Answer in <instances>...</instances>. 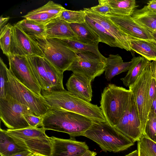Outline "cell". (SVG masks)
Segmentation results:
<instances>
[{
	"mask_svg": "<svg viewBox=\"0 0 156 156\" xmlns=\"http://www.w3.org/2000/svg\"><path fill=\"white\" fill-rule=\"evenodd\" d=\"M42 97L49 109L77 113L94 121L106 122L100 107L78 97L67 90H43Z\"/></svg>",
	"mask_w": 156,
	"mask_h": 156,
	"instance_id": "1",
	"label": "cell"
},
{
	"mask_svg": "<svg viewBox=\"0 0 156 156\" xmlns=\"http://www.w3.org/2000/svg\"><path fill=\"white\" fill-rule=\"evenodd\" d=\"M42 127L68 134L70 137L83 136L94 121L73 112L49 109L43 117Z\"/></svg>",
	"mask_w": 156,
	"mask_h": 156,
	"instance_id": "2",
	"label": "cell"
},
{
	"mask_svg": "<svg viewBox=\"0 0 156 156\" xmlns=\"http://www.w3.org/2000/svg\"><path fill=\"white\" fill-rule=\"evenodd\" d=\"M83 136L96 142L105 152L122 151L133 146L134 143L107 121H93Z\"/></svg>",
	"mask_w": 156,
	"mask_h": 156,
	"instance_id": "3",
	"label": "cell"
},
{
	"mask_svg": "<svg viewBox=\"0 0 156 156\" xmlns=\"http://www.w3.org/2000/svg\"><path fill=\"white\" fill-rule=\"evenodd\" d=\"M132 92L121 87L109 84L104 89L100 101L106 121L115 126L124 114L132 95Z\"/></svg>",
	"mask_w": 156,
	"mask_h": 156,
	"instance_id": "4",
	"label": "cell"
},
{
	"mask_svg": "<svg viewBox=\"0 0 156 156\" xmlns=\"http://www.w3.org/2000/svg\"><path fill=\"white\" fill-rule=\"evenodd\" d=\"M43 127L19 129H4L5 132L18 145L39 156H50V137Z\"/></svg>",
	"mask_w": 156,
	"mask_h": 156,
	"instance_id": "5",
	"label": "cell"
},
{
	"mask_svg": "<svg viewBox=\"0 0 156 156\" xmlns=\"http://www.w3.org/2000/svg\"><path fill=\"white\" fill-rule=\"evenodd\" d=\"M30 37L42 52L43 58L62 73L67 70L76 57L75 53L59 39Z\"/></svg>",
	"mask_w": 156,
	"mask_h": 156,
	"instance_id": "6",
	"label": "cell"
},
{
	"mask_svg": "<svg viewBox=\"0 0 156 156\" xmlns=\"http://www.w3.org/2000/svg\"><path fill=\"white\" fill-rule=\"evenodd\" d=\"M7 73V94L28 107L35 115L43 117L49 109L43 97L34 93L18 80L8 68Z\"/></svg>",
	"mask_w": 156,
	"mask_h": 156,
	"instance_id": "7",
	"label": "cell"
},
{
	"mask_svg": "<svg viewBox=\"0 0 156 156\" xmlns=\"http://www.w3.org/2000/svg\"><path fill=\"white\" fill-rule=\"evenodd\" d=\"M34 113L27 106L9 95L0 98V118L8 129H21L30 127L23 115Z\"/></svg>",
	"mask_w": 156,
	"mask_h": 156,
	"instance_id": "8",
	"label": "cell"
},
{
	"mask_svg": "<svg viewBox=\"0 0 156 156\" xmlns=\"http://www.w3.org/2000/svg\"><path fill=\"white\" fill-rule=\"evenodd\" d=\"M152 77L151 61L135 82L129 87L132 93L142 127L144 130L149 113V91Z\"/></svg>",
	"mask_w": 156,
	"mask_h": 156,
	"instance_id": "9",
	"label": "cell"
},
{
	"mask_svg": "<svg viewBox=\"0 0 156 156\" xmlns=\"http://www.w3.org/2000/svg\"><path fill=\"white\" fill-rule=\"evenodd\" d=\"M75 53L76 57L67 71L84 76L92 82L105 72L107 60L91 52Z\"/></svg>",
	"mask_w": 156,
	"mask_h": 156,
	"instance_id": "10",
	"label": "cell"
},
{
	"mask_svg": "<svg viewBox=\"0 0 156 156\" xmlns=\"http://www.w3.org/2000/svg\"><path fill=\"white\" fill-rule=\"evenodd\" d=\"M9 69L15 77L38 96L42 89L29 63L26 56L11 55L8 57Z\"/></svg>",
	"mask_w": 156,
	"mask_h": 156,
	"instance_id": "11",
	"label": "cell"
},
{
	"mask_svg": "<svg viewBox=\"0 0 156 156\" xmlns=\"http://www.w3.org/2000/svg\"><path fill=\"white\" fill-rule=\"evenodd\" d=\"M114 127L134 143L138 141L143 135L141 123L133 94L124 114Z\"/></svg>",
	"mask_w": 156,
	"mask_h": 156,
	"instance_id": "12",
	"label": "cell"
},
{
	"mask_svg": "<svg viewBox=\"0 0 156 156\" xmlns=\"http://www.w3.org/2000/svg\"><path fill=\"white\" fill-rule=\"evenodd\" d=\"M10 49L11 55L44 57L42 52L35 42L15 24L12 27Z\"/></svg>",
	"mask_w": 156,
	"mask_h": 156,
	"instance_id": "13",
	"label": "cell"
},
{
	"mask_svg": "<svg viewBox=\"0 0 156 156\" xmlns=\"http://www.w3.org/2000/svg\"><path fill=\"white\" fill-rule=\"evenodd\" d=\"M50 139V156H80L89 150L86 142L77 141L74 137L66 139L52 136Z\"/></svg>",
	"mask_w": 156,
	"mask_h": 156,
	"instance_id": "14",
	"label": "cell"
},
{
	"mask_svg": "<svg viewBox=\"0 0 156 156\" xmlns=\"http://www.w3.org/2000/svg\"><path fill=\"white\" fill-rule=\"evenodd\" d=\"M105 16L131 37L154 41L151 32L136 22L131 16L112 13Z\"/></svg>",
	"mask_w": 156,
	"mask_h": 156,
	"instance_id": "15",
	"label": "cell"
},
{
	"mask_svg": "<svg viewBox=\"0 0 156 156\" xmlns=\"http://www.w3.org/2000/svg\"><path fill=\"white\" fill-rule=\"evenodd\" d=\"M86 15L100 24L116 39L122 49L130 51L129 39L131 38L107 16H103L92 11L90 8H84Z\"/></svg>",
	"mask_w": 156,
	"mask_h": 156,
	"instance_id": "16",
	"label": "cell"
},
{
	"mask_svg": "<svg viewBox=\"0 0 156 156\" xmlns=\"http://www.w3.org/2000/svg\"><path fill=\"white\" fill-rule=\"evenodd\" d=\"M92 81L85 76L73 73L66 84L67 91L80 98L90 102L92 100Z\"/></svg>",
	"mask_w": 156,
	"mask_h": 156,
	"instance_id": "17",
	"label": "cell"
},
{
	"mask_svg": "<svg viewBox=\"0 0 156 156\" xmlns=\"http://www.w3.org/2000/svg\"><path fill=\"white\" fill-rule=\"evenodd\" d=\"M69 23L58 17L45 25L46 37L59 39H73L76 35Z\"/></svg>",
	"mask_w": 156,
	"mask_h": 156,
	"instance_id": "18",
	"label": "cell"
},
{
	"mask_svg": "<svg viewBox=\"0 0 156 156\" xmlns=\"http://www.w3.org/2000/svg\"><path fill=\"white\" fill-rule=\"evenodd\" d=\"M29 63L42 90H51L43 58L37 56H27Z\"/></svg>",
	"mask_w": 156,
	"mask_h": 156,
	"instance_id": "19",
	"label": "cell"
},
{
	"mask_svg": "<svg viewBox=\"0 0 156 156\" xmlns=\"http://www.w3.org/2000/svg\"><path fill=\"white\" fill-rule=\"evenodd\" d=\"M70 26L76 37L70 39L76 41L98 47L99 37L86 22L81 23H72Z\"/></svg>",
	"mask_w": 156,
	"mask_h": 156,
	"instance_id": "20",
	"label": "cell"
},
{
	"mask_svg": "<svg viewBox=\"0 0 156 156\" xmlns=\"http://www.w3.org/2000/svg\"><path fill=\"white\" fill-rule=\"evenodd\" d=\"M132 61L123 62L118 54H110L107 58L105 76L108 81H110L115 76L128 71Z\"/></svg>",
	"mask_w": 156,
	"mask_h": 156,
	"instance_id": "21",
	"label": "cell"
},
{
	"mask_svg": "<svg viewBox=\"0 0 156 156\" xmlns=\"http://www.w3.org/2000/svg\"><path fill=\"white\" fill-rule=\"evenodd\" d=\"M129 43L131 50L150 61L156 60V42L155 41L131 37Z\"/></svg>",
	"mask_w": 156,
	"mask_h": 156,
	"instance_id": "22",
	"label": "cell"
},
{
	"mask_svg": "<svg viewBox=\"0 0 156 156\" xmlns=\"http://www.w3.org/2000/svg\"><path fill=\"white\" fill-rule=\"evenodd\" d=\"M132 64L126 75L120 80L126 87L133 84L144 69L151 62L143 56L134 57L131 59Z\"/></svg>",
	"mask_w": 156,
	"mask_h": 156,
	"instance_id": "23",
	"label": "cell"
},
{
	"mask_svg": "<svg viewBox=\"0 0 156 156\" xmlns=\"http://www.w3.org/2000/svg\"><path fill=\"white\" fill-rule=\"evenodd\" d=\"M138 23L151 32H156V12L149 10L144 6L136 10L132 16Z\"/></svg>",
	"mask_w": 156,
	"mask_h": 156,
	"instance_id": "24",
	"label": "cell"
},
{
	"mask_svg": "<svg viewBox=\"0 0 156 156\" xmlns=\"http://www.w3.org/2000/svg\"><path fill=\"white\" fill-rule=\"evenodd\" d=\"M85 22L99 37L100 42L105 43L111 47L122 49L121 46L114 37L102 26L86 14Z\"/></svg>",
	"mask_w": 156,
	"mask_h": 156,
	"instance_id": "25",
	"label": "cell"
},
{
	"mask_svg": "<svg viewBox=\"0 0 156 156\" xmlns=\"http://www.w3.org/2000/svg\"><path fill=\"white\" fill-rule=\"evenodd\" d=\"M15 24L30 37L46 38L45 25L30 20L24 19Z\"/></svg>",
	"mask_w": 156,
	"mask_h": 156,
	"instance_id": "26",
	"label": "cell"
},
{
	"mask_svg": "<svg viewBox=\"0 0 156 156\" xmlns=\"http://www.w3.org/2000/svg\"><path fill=\"white\" fill-rule=\"evenodd\" d=\"M113 10L112 13L120 15L131 16L137 5L135 0H106Z\"/></svg>",
	"mask_w": 156,
	"mask_h": 156,
	"instance_id": "27",
	"label": "cell"
},
{
	"mask_svg": "<svg viewBox=\"0 0 156 156\" xmlns=\"http://www.w3.org/2000/svg\"><path fill=\"white\" fill-rule=\"evenodd\" d=\"M27 151L16 144L5 132L0 129V154L1 156H9Z\"/></svg>",
	"mask_w": 156,
	"mask_h": 156,
	"instance_id": "28",
	"label": "cell"
},
{
	"mask_svg": "<svg viewBox=\"0 0 156 156\" xmlns=\"http://www.w3.org/2000/svg\"><path fill=\"white\" fill-rule=\"evenodd\" d=\"M44 62L48 79L52 85V90L62 91L65 90L63 80V73L56 69L48 61L43 58Z\"/></svg>",
	"mask_w": 156,
	"mask_h": 156,
	"instance_id": "29",
	"label": "cell"
},
{
	"mask_svg": "<svg viewBox=\"0 0 156 156\" xmlns=\"http://www.w3.org/2000/svg\"><path fill=\"white\" fill-rule=\"evenodd\" d=\"M59 39L68 48L75 52H91L97 55L104 59L107 60V58L100 52L98 47L76 41L70 39Z\"/></svg>",
	"mask_w": 156,
	"mask_h": 156,
	"instance_id": "30",
	"label": "cell"
},
{
	"mask_svg": "<svg viewBox=\"0 0 156 156\" xmlns=\"http://www.w3.org/2000/svg\"><path fill=\"white\" fill-rule=\"evenodd\" d=\"M138 156H156V143L143 135L137 141Z\"/></svg>",
	"mask_w": 156,
	"mask_h": 156,
	"instance_id": "31",
	"label": "cell"
},
{
	"mask_svg": "<svg viewBox=\"0 0 156 156\" xmlns=\"http://www.w3.org/2000/svg\"><path fill=\"white\" fill-rule=\"evenodd\" d=\"M12 25L8 23L0 29V48L3 53L8 57L11 55L10 45Z\"/></svg>",
	"mask_w": 156,
	"mask_h": 156,
	"instance_id": "32",
	"label": "cell"
},
{
	"mask_svg": "<svg viewBox=\"0 0 156 156\" xmlns=\"http://www.w3.org/2000/svg\"><path fill=\"white\" fill-rule=\"evenodd\" d=\"M22 17L45 25L58 17L37 8L29 12Z\"/></svg>",
	"mask_w": 156,
	"mask_h": 156,
	"instance_id": "33",
	"label": "cell"
},
{
	"mask_svg": "<svg viewBox=\"0 0 156 156\" xmlns=\"http://www.w3.org/2000/svg\"><path fill=\"white\" fill-rule=\"evenodd\" d=\"M86 13L84 11H73L65 9L62 12L59 18L69 23H81L85 22Z\"/></svg>",
	"mask_w": 156,
	"mask_h": 156,
	"instance_id": "34",
	"label": "cell"
},
{
	"mask_svg": "<svg viewBox=\"0 0 156 156\" xmlns=\"http://www.w3.org/2000/svg\"><path fill=\"white\" fill-rule=\"evenodd\" d=\"M143 135L156 143V116L151 110L148 113Z\"/></svg>",
	"mask_w": 156,
	"mask_h": 156,
	"instance_id": "35",
	"label": "cell"
},
{
	"mask_svg": "<svg viewBox=\"0 0 156 156\" xmlns=\"http://www.w3.org/2000/svg\"><path fill=\"white\" fill-rule=\"evenodd\" d=\"M7 66L2 59L0 58V98H5L7 95L6 86L8 78Z\"/></svg>",
	"mask_w": 156,
	"mask_h": 156,
	"instance_id": "36",
	"label": "cell"
},
{
	"mask_svg": "<svg viewBox=\"0 0 156 156\" xmlns=\"http://www.w3.org/2000/svg\"><path fill=\"white\" fill-rule=\"evenodd\" d=\"M98 2V5L90 8L94 12L103 16L113 12V9L106 0H99Z\"/></svg>",
	"mask_w": 156,
	"mask_h": 156,
	"instance_id": "37",
	"label": "cell"
},
{
	"mask_svg": "<svg viewBox=\"0 0 156 156\" xmlns=\"http://www.w3.org/2000/svg\"><path fill=\"white\" fill-rule=\"evenodd\" d=\"M25 119L31 128L42 127L43 117H40L31 114L23 115Z\"/></svg>",
	"mask_w": 156,
	"mask_h": 156,
	"instance_id": "38",
	"label": "cell"
},
{
	"mask_svg": "<svg viewBox=\"0 0 156 156\" xmlns=\"http://www.w3.org/2000/svg\"><path fill=\"white\" fill-rule=\"evenodd\" d=\"M156 96V79L152 76L149 91L148 109L149 113L151 110L152 104Z\"/></svg>",
	"mask_w": 156,
	"mask_h": 156,
	"instance_id": "39",
	"label": "cell"
},
{
	"mask_svg": "<svg viewBox=\"0 0 156 156\" xmlns=\"http://www.w3.org/2000/svg\"><path fill=\"white\" fill-rule=\"evenodd\" d=\"M147 8L150 11L156 12V0H150L147 3Z\"/></svg>",
	"mask_w": 156,
	"mask_h": 156,
	"instance_id": "40",
	"label": "cell"
},
{
	"mask_svg": "<svg viewBox=\"0 0 156 156\" xmlns=\"http://www.w3.org/2000/svg\"><path fill=\"white\" fill-rule=\"evenodd\" d=\"M10 17L9 16L4 17L3 15H1L0 18V29L5 26L9 19Z\"/></svg>",
	"mask_w": 156,
	"mask_h": 156,
	"instance_id": "41",
	"label": "cell"
},
{
	"mask_svg": "<svg viewBox=\"0 0 156 156\" xmlns=\"http://www.w3.org/2000/svg\"><path fill=\"white\" fill-rule=\"evenodd\" d=\"M32 154H33L29 151H25L9 156H30Z\"/></svg>",
	"mask_w": 156,
	"mask_h": 156,
	"instance_id": "42",
	"label": "cell"
},
{
	"mask_svg": "<svg viewBox=\"0 0 156 156\" xmlns=\"http://www.w3.org/2000/svg\"><path fill=\"white\" fill-rule=\"evenodd\" d=\"M152 75L156 79V60L151 62Z\"/></svg>",
	"mask_w": 156,
	"mask_h": 156,
	"instance_id": "43",
	"label": "cell"
},
{
	"mask_svg": "<svg viewBox=\"0 0 156 156\" xmlns=\"http://www.w3.org/2000/svg\"><path fill=\"white\" fill-rule=\"evenodd\" d=\"M97 153L95 152L91 151L89 149L80 156H95Z\"/></svg>",
	"mask_w": 156,
	"mask_h": 156,
	"instance_id": "44",
	"label": "cell"
},
{
	"mask_svg": "<svg viewBox=\"0 0 156 156\" xmlns=\"http://www.w3.org/2000/svg\"><path fill=\"white\" fill-rule=\"evenodd\" d=\"M151 110L154 112L156 116V96L153 101Z\"/></svg>",
	"mask_w": 156,
	"mask_h": 156,
	"instance_id": "45",
	"label": "cell"
},
{
	"mask_svg": "<svg viewBox=\"0 0 156 156\" xmlns=\"http://www.w3.org/2000/svg\"><path fill=\"white\" fill-rule=\"evenodd\" d=\"M125 156H138L137 150H135Z\"/></svg>",
	"mask_w": 156,
	"mask_h": 156,
	"instance_id": "46",
	"label": "cell"
},
{
	"mask_svg": "<svg viewBox=\"0 0 156 156\" xmlns=\"http://www.w3.org/2000/svg\"><path fill=\"white\" fill-rule=\"evenodd\" d=\"M151 33L154 40L156 42V32H151Z\"/></svg>",
	"mask_w": 156,
	"mask_h": 156,
	"instance_id": "47",
	"label": "cell"
},
{
	"mask_svg": "<svg viewBox=\"0 0 156 156\" xmlns=\"http://www.w3.org/2000/svg\"><path fill=\"white\" fill-rule=\"evenodd\" d=\"M38 156L34 154H32L30 156Z\"/></svg>",
	"mask_w": 156,
	"mask_h": 156,
	"instance_id": "48",
	"label": "cell"
},
{
	"mask_svg": "<svg viewBox=\"0 0 156 156\" xmlns=\"http://www.w3.org/2000/svg\"></svg>",
	"mask_w": 156,
	"mask_h": 156,
	"instance_id": "49",
	"label": "cell"
}]
</instances>
